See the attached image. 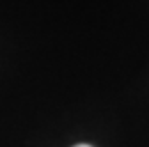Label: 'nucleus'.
<instances>
[{
	"instance_id": "1",
	"label": "nucleus",
	"mask_w": 149,
	"mask_h": 147,
	"mask_svg": "<svg viewBox=\"0 0 149 147\" xmlns=\"http://www.w3.org/2000/svg\"><path fill=\"white\" fill-rule=\"evenodd\" d=\"M74 147H91V145H87V144H78V145H74Z\"/></svg>"
}]
</instances>
